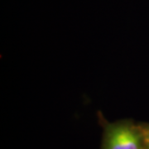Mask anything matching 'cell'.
Instances as JSON below:
<instances>
[{"instance_id": "obj_2", "label": "cell", "mask_w": 149, "mask_h": 149, "mask_svg": "<svg viewBox=\"0 0 149 149\" xmlns=\"http://www.w3.org/2000/svg\"><path fill=\"white\" fill-rule=\"evenodd\" d=\"M141 128H142L144 142L146 144L147 149H149V125H144V126L141 125Z\"/></svg>"}, {"instance_id": "obj_1", "label": "cell", "mask_w": 149, "mask_h": 149, "mask_svg": "<svg viewBox=\"0 0 149 149\" xmlns=\"http://www.w3.org/2000/svg\"><path fill=\"white\" fill-rule=\"evenodd\" d=\"M102 149H147L141 125L130 121L109 124L104 129Z\"/></svg>"}]
</instances>
